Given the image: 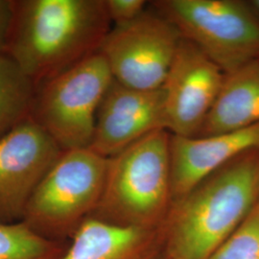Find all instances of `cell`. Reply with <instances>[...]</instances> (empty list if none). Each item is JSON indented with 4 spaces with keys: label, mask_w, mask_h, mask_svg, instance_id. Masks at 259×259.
Listing matches in <instances>:
<instances>
[{
    "label": "cell",
    "mask_w": 259,
    "mask_h": 259,
    "mask_svg": "<svg viewBox=\"0 0 259 259\" xmlns=\"http://www.w3.org/2000/svg\"><path fill=\"white\" fill-rule=\"evenodd\" d=\"M111 25L106 0H16L5 53L37 85L97 53Z\"/></svg>",
    "instance_id": "cell-1"
},
{
    "label": "cell",
    "mask_w": 259,
    "mask_h": 259,
    "mask_svg": "<svg viewBox=\"0 0 259 259\" xmlns=\"http://www.w3.org/2000/svg\"><path fill=\"white\" fill-rule=\"evenodd\" d=\"M259 200V149L235 157L173 202L161 227L163 259H208Z\"/></svg>",
    "instance_id": "cell-2"
},
{
    "label": "cell",
    "mask_w": 259,
    "mask_h": 259,
    "mask_svg": "<svg viewBox=\"0 0 259 259\" xmlns=\"http://www.w3.org/2000/svg\"><path fill=\"white\" fill-rule=\"evenodd\" d=\"M170 139L167 130H157L110 157L102 198L91 217L127 228H161L173 204Z\"/></svg>",
    "instance_id": "cell-3"
},
{
    "label": "cell",
    "mask_w": 259,
    "mask_h": 259,
    "mask_svg": "<svg viewBox=\"0 0 259 259\" xmlns=\"http://www.w3.org/2000/svg\"><path fill=\"white\" fill-rule=\"evenodd\" d=\"M108 161L89 148L64 151L31 196L22 221L50 240L73 236L100 203Z\"/></svg>",
    "instance_id": "cell-4"
},
{
    "label": "cell",
    "mask_w": 259,
    "mask_h": 259,
    "mask_svg": "<svg viewBox=\"0 0 259 259\" xmlns=\"http://www.w3.org/2000/svg\"><path fill=\"white\" fill-rule=\"evenodd\" d=\"M150 3L225 74L259 59V17L249 1L157 0Z\"/></svg>",
    "instance_id": "cell-5"
},
{
    "label": "cell",
    "mask_w": 259,
    "mask_h": 259,
    "mask_svg": "<svg viewBox=\"0 0 259 259\" xmlns=\"http://www.w3.org/2000/svg\"><path fill=\"white\" fill-rule=\"evenodd\" d=\"M113 77L99 52L37 84L31 118L63 151L90 148Z\"/></svg>",
    "instance_id": "cell-6"
},
{
    "label": "cell",
    "mask_w": 259,
    "mask_h": 259,
    "mask_svg": "<svg viewBox=\"0 0 259 259\" xmlns=\"http://www.w3.org/2000/svg\"><path fill=\"white\" fill-rule=\"evenodd\" d=\"M178 28L155 10H146L133 22L112 26L102 54L115 81L139 91L162 88L182 40Z\"/></svg>",
    "instance_id": "cell-7"
},
{
    "label": "cell",
    "mask_w": 259,
    "mask_h": 259,
    "mask_svg": "<svg viewBox=\"0 0 259 259\" xmlns=\"http://www.w3.org/2000/svg\"><path fill=\"white\" fill-rule=\"evenodd\" d=\"M224 78L219 66L183 37L162 84L167 131L174 136L197 137Z\"/></svg>",
    "instance_id": "cell-8"
},
{
    "label": "cell",
    "mask_w": 259,
    "mask_h": 259,
    "mask_svg": "<svg viewBox=\"0 0 259 259\" xmlns=\"http://www.w3.org/2000/svg\"><path fill=\"white\" fill-rule=\"evenodd\" d=\"M63 152L32 118L0 139V223L22 221L31 196Z\"/></svg>",
    "instance_id": "cell-9"
},
{
    "label": "cell",
    "mask_w": 259,
    "mask_h": 259,
    "mask_svg": "<svg viewBox=\"0 0 259 259\" xmlns=\"http://www.w3.org/2000/svg\"><path fill=\"white\" fill-rule=\"evenodd\" d=\"M161 129L166 130L162 88L139 91L113 79L97 111L89 149L110 158Z\"/></svg>",
    "instance_id": "cell-10"
},
{
    "label": "cell",
    "mask_w": 259,
    "mask_h": 259,
    "mask_svg": "<svg viewBox=\"0 0 259 259\" xmlns=\"http://www.w3.org/2000/svg\"><path fill=\"white\" fill-rule=\"evenodd\" d=\"M253 149H259V124L236 132L205 137L171 135L173 202L187 194L213 172Z\"/></svg>",
    "instance_id": "cell-11"
},
{
    "label": "cell",
    "mask_w": 259,
    "mask_h": 259,
    "mask_svg": "<svg viewBox=\"0 0 259 259\" xmlns=\"http://www.w3.org/2000/svg\"><path fill=\"white\" fill-rule=\"evenodd\" d=\"M161 228L138 229L90 217L78 228L59 259H163Z\"/></svg>",
    "instance_id": "cell-12"
},
{
    "label": "cell",
    "mask_w": 259,
    "mask_h": 259,
    "mask_svg": "<svg viewBox=\"0 0 259 259\" xmlns=\"http://www.w3.org/2000/svg\"><path fill=\"white\" fill-rule=\"evenodd\" d=\"M259 124V59L225 74L220 93L197 137L247 129Z\"/></svg>",
    "instance_id": "cell-13"
},
{
    "label": "cell",
    "mask_w": 259,
    "mask_h": 259,
    "mask_svg": "<svg viewBox=\"0 0 259 259\" xmlns=\"http://www.w3.org/2000/svg\"><path fill=\"white\" fill-rule=\"evenodd\" d=\"M37 85L7 53H0V139L31 118Z\"/></svg>",
    "instance_id": "cell-14"
},
{
    "label": "cell",
    "mask_w": 259,
    "mask_h": 259,
    "mask_svg": "<svg viewBox=\"0 0 259 259\" xmlns=\"http://www.w3.org/2000/svg\"><path fill=\"white\" fill-rule=\"evenodd\" d=\"M66 249L62 242L42 237L23 221L0 223V259H59Z\"/></svg>",
    "instance_id": "cell-15"
},
{
    "label": "cell",
    "mask_w": 259,
    "mask_h": 259,
    "mask_svg": "<svg viewBox=\"0 0 259 259\" xmlns=\"http://www.w3.org/2000/svg\"><path fill=\"white\" fill-rule=\"evenodd\" d=\"M208 259H259V200L237 230Z\"/></svg>",
    "instance_id": "cell-16"
},
{
    "label": "cell",
    "mask_w": 259,
    "mask_h": 259,
    "mask_svg": "<svg viewBox=\"0 0 259 259\" xmlns=\"http://www.w3.org/2000/svg\"><path fill=\"white\" fill-rule=\"evenodd\" d=\"M145 0H106V7L113 26H121L139 18L148 6Z\"/></svg>",
    "instance_id": "cell-17"
},
{
    "label": "cell",
    "mask_w": 259,
    "mask_h": 259,
    "mask_svg": "<svg viewBox=\"0 0 259 259\" xmlns=\"http://www.w3.org/2000/svg\"><path fill=\"white\" fill-rule=\"evenodd\" d=\"M14 14L13 0H0V53L5 52Z\"/></svg>",
    "instance_id": "cell-18"
},
{
    "label": "cell",
    "mask_w": 259,
    "mask_h": 259,
    "mask_svg": "<svg viewBox=\"0 0 259 259\" xmlns=\"http://www.w3.org/2000/svg\"><path fill=\"white\" fill-rule=\"evenodd\" d=\"M249 3H250V7L253 9V11L259 17V0H250L249 1Z\"/></svg>",
    "instance_id": "cell-19"
}]
</instances>
